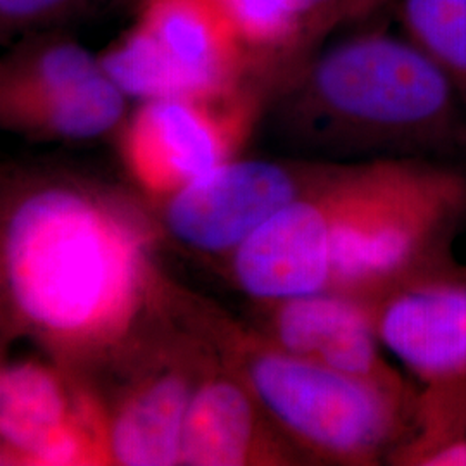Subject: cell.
<instances>
[{"label":"cell","mask_w":466,"mask_h":466,"mask_svg":"<svg viewBox=\"0 0 466 466\" xmlns=\"http://www.w3.org/2000/svg\"><path fill=\"white\" fill-rule=\"evenodd\" d=\"M102 188L36 178L2 223V280L17 327L61 363L130 346L156 294L142 218Z\"/></svg>","instance_id":"obj_1"},{"label":"cell","mask_w":466,"mask_h":466,"mask_svg":"<svg viewBox=\"0 0 466 466\" xmlns=\"http://www.w3.org/2000/svg\"><path fill=\"white\" fill-rule=\"evenodd\" d=\"M283 138L315 159H433L466 167V107L406 35L365 30L318 47L273 88Z\"/></svg>","instance_id":"obj_2"},{"label":"cell","mask_w":466,"mask_h":466,"mask_svg":"<svg viewBox=\"0 0 466 466\" xmlns=\"http://www.w3.org/2000/svg\"><path fill=\"white\" fill-rule=\"evenodd\" d=\"M332 223V290L375 299L450 267L466 221V167L433 159L335 163L325 184Z\"/></svg>","instance_id":"obj_3"},{"label":"cell","mask_w":466,"mask_h":466,"mask_svg":"<svg viewBox=\"0 0 466 466\" xmlns=\"http://www.w3.org/2000/svg\"><path fill=\"white\" fill-rule=\"evenodd\" d=\"M192 333L249 387L304 460L333 465L389 461L413 425L418 392H400L273 346L211 308L188 306Z\"/></svg>","instance_id":"obj_4"},{"label":"cell","mask_w":466,"mask_h":466,"mask_svg":"<svg viewBox=\"0 0 466 466\" xmlns=\"http://www.w3.org/2000/svg\"><path fill=\"white\" fill-rule=\"evenodd\" d=\"M100 66L140 102L218 97L263 82L221 0H142Z\"/></svg>","instance_id":"obj_5"},{"label":"cell","mask_w":466,"mask_h":466,"mask_svg":"<svg viewBox=\"0 0 466 466\" xmlns=\"http://www.w3.org/2000/svg\"><path fill=\"white\" fill-rule=\"evenodd\" d=\"M256 111V82L218 97L144 100L123 125V161L147 194L167 199L233 159Z\"/></svg>","instance_id":"obj_6"},{"label":"cell","mask_w":466,"mask_h":466,"mask_svg":"<svg viewBox=\"0 0 466 466\" xmlns=\"http://www.w3.org/2000/svg\"><path fill=\"white\" fill-rule=\"evenodd\" d=\"M0 463L107 465L102 400L63 363L7 361L0 373Z\"/></svg>","instance_id":"obj_7"},{"label":"cell","mask_w":466,"mask_h":466,"mask_svg":"<svg viewBox=\"0 0 466 466\" xmlns=\"http://www.w3.org/2000/svg\"><path fill=\"white\" fill-rule=\"evenodd\" d=\"M332 165L233 157L167 196L165 227L187 249L232 256L268 218L321 184Z\"/></svg>","instance_id":"obj_8"},{"label":"cell","mask_w":466,"mask_h":466,"mask_svg":"<svg viewBox=\"0 0 466 466\" xmlns=\"http://www.w3.org/2000/svg\"><path fill=\"white\" fill-rule=\"evenodd\" d=\"M371 302L383 348L420 382L466 379V268L418 275Z\"/></svg>","instance_id":"obj_9"},{"label":"cell","mask_w":466,"mask_h":466,"mask_svg":"<svg viewBox=\"0 0 466 466\" xmlns=\"http://www.w3.org/2000/svg\"><path fill=\"white\" fill-rule=\"evenodd\" d=\"M329 175L289 202L233 250L238 289L261 304H277L332 287V223L325 198Z\"/></svg>","instance_id":"obj_10"},{"label":"cell","mask_w":466,"mask_h":466,"mask_svg":"<svg viewBox=\"0 0 466 466\" xmlns=\"http://www.w3.org/2000/svg\"><path fill=\"white\" fill-rule=\"evenodd\" d=\"M199 340L204 350L185 418L180 465L300 463L304 458L271 423L249 387Z\"/></svg>","instance_id":"obj_11"},{"label":"cell","mask_w":466,"mask_h":466,"mask_svg":"<svg viewBox=\"0 0 466 466\" xmlns=\"http://www.w3.org/2000/svg\"><path fill=\"white\" fill-rule=\"evenodd\" d=\"M261 335L289 354L411 392L408 382L382 358L371 300L329 289L269 304Z\"/></svg>","instance_id":"obj_12"},{"label":"cell","mask_w":466,"mask_h":466,"mask_svg":"<svg viewBox=\"0 0 466 466\" xmlns=\"http://www.w3.org/2000/svg\"><path fill=\"white\" fill-rule=\"evenodd\" d=\"M202 346L146 370L115 404L104 406L107 465H180L185 418L199 375Z\"/></svg>","instance_id":"obj_13"},{"label":"cell","mask_w":466,"mask_h":466,"mask_svg":"<svg viewBox=\"0 0 466 466\" xmlns=\"http://www.w3.org/2000/svg\"><path fill=\"white\" fill-rule=\"evenodd\" d=\"M128 96L104 69L92 78L0 113L7 130L46 140L84 142L115 132L127 121Z\"/></svg>","instance_id":"obj_14"},{"label":"cell","mask_w":466,"mask_h":466,"mask_svg":"<svg viewBox=\"0 0 466 466\" xmlns=\"http://www.w3.org/2000/svg\"><path fill=\"white\" fill-rule=\"evenodd\" d=\"M99 71V56L76 40L65 35H34L2 61L0 113L54 96Z\"/></svg>","instance_id":"obj_15"},{"label":"cell","mask_w":466,"mask_h":466,"mask_svg":"<svg viewBox=\"0 0 466 466\" xmlns=\"http://www.w3.org/2000/svg\"><path fill=\"white\" fill-rule=\"evenodd\" d=\"M389 463L466 466V379L423 385L411 431Z\"/></svg>","instance_id":"obj_16"},{"label":"cell","mask_w":466,"mask_h":466,"mask_svg":"<svg viewBox=\"0 0 466 466\" xmlns=\"http://www.w3.org/2000/svg\"><path fill=\"white\" fill-rule=\"evenodd\" d=\"M400 30L448 76L466 107V0H394Z\"/></svg>","instance_id":"obj_17"},{"label":"cell","mask_w":466,"mask_h":466,"mask_svg":"<svg viewBox=\"0 0 466 466\" xmlns=\"http://www.w3.org/2000/svg\"><path fill=\"white\" fill-rule=\"evenodd\" d=\"M318 47L337 28L365 21L394 0H287Z\"/></svg>","instance_id":"obj_18"},{"label":"cell","mask_w":466,"mask_h":466,"mask_svg":"<svg viewBox=\"0 0 466 466\" xmlns=\"http://www.w3.org/2000/svg\"><path fill=\"white\" fill-rule=\"evenodd\" d=\"M92 0H0V34L9 40L75 15Z\"/></svg>","instance_id":"obj_19"}]
</instances>
